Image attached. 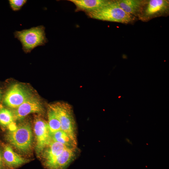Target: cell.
I'll return each mask as SVG.
<instances>
[{
    "mask_svg": "<svg viewBox=\"0 0 169 169\" xmlns=\"http://www.w3.org/2000/svg\"><path fill=\"white\" fill-rule=\"evenodd\" d=\"M2 97V93L1 90L0 89V104L1 101V100Z\"/></svg>",
    "mask_w": 169,
    "mask_h": 169,
    "instance_id": "obj_19",
    "label": "cell"
},
{
    "mask_svg": "<svg viewBox=\"0 0 169 169\" xmlns=\"http://www.w3.org/2000/svg\"><path fill=\"white\" fill-rule=\"evenodd\" d=\"M3 161L6 165L11 168L18 167L28 162V160L20 156L15 152L8 146H5L3 151Z\"/></svg>",
    "mask_w": 169,
    "mask_h": 169,
    "instance_id": "obj_11",
    "label": "cell"
},
{
    "mask_svg": "<svg viewBox=\"0 0 169 169\" xmlns=\"http://www.w3.org/2000/svg\"><path fill=\"white\" fill-rule=\"evenodd\" d=\"M111 0H70L76 6L75 12L83 11L85 13L97 10L108 4Z\"/></svg>",
    "mask_w": 169,
    "mask_h": 169,
    "instance_id": "obj_10",
    "label": "cell"
},
{
    "mask_svg": "<svg viewBox=\"0 0 169 169\" xmlns=\"http://www.w3.org/2000/svg\"><path fill=\"white\" fill-rule=\"evenodd\" d=\"M119 98H120V97H121V96H119Z\"/></svg>",
    "mask_w": 169,
    "mask_h": 169,
    "instance_id": "obj_20",
    "label": "cell"
},
{
    "mask_svg": "<svg viewBox=\"0 0 169 169\" xmlns=\"http://www.w3.org/2000/svg\"><path fill=\"white\" fill-rule=\"evenodd\" d=\"M3 151L0 149V169H2L3 167Z\"/></svg>",
    "mask_w": 169,
    "mask_h": 169,
    "instance_id": "obj_18",
    "label": "cell"
},
{
    "mask_svg": "<svg viewBox=\"0 0 169 169\" xmlns=\"http://www.w3.org/2000/svg\"><path fill=\"white\" fill-rule=\"evenodd\" d=\"M47 115L48 125L51 134L61 130L59 120L54 111L48 107Z\"/></svg>",
    "mask_w": 169,
    "mask_h": 169,
    "instance_id": "obj_15",
    "label": "cell"
},
{
    "mask_svg": "<svg viewBox=\"0 0 169 169\" xmlns=\"http://www.w3.org/2000/svg\"><path fill=\"white\" fill-rule=\"evenodd\" d=\"M77 148H66L53 161L45 166L47 169H65L76 157Z\"/></svg>",
    "mask_w": 169,
    "mask_h": 169,
    "instance_id": "obj_8",
    "label": "cell"
},
{
    "mask_svg": "<svg viewBox=\"0 0 169 169\" xmlns=\"http://www.w3.org/2000/svg\"><path fill=\"white\" fill-rule=\"evenodd\" d=\"M32 95L27 88L17 83L12 85L7 90L4 95V102L9 107L16 109Z\"/></svg>",
    "mask_w": 169,
    "mask_h": 169,
    "instance_id": "obj_5",
    "label": "cell"
},
{
    "mask_svg": "<svg viewBox=\"0 0 169 169\" xmlns=\"http://www.w3.org/2000/svg\"><path fill=\"white\" fill-rule=\"evenodd\" d=\"M5 138L9 143L22 152H28L31 150L32 133L28 123H22L14 130L10 131L6 134Z\"/></svg>",
    "mask_w": 169,
    "mask_h": 169,
    "instance_id": "obj_3",
    "label": "cell"
},
{
    "mask_svg": "<svg viewBox=\"0 0 169 169\" xmlns=\"http://www.w3.org/2000/svg\"><path fill=\"white\" fill-rule=\"evenodd\" d=\"M169 2L165 0H150L146 3L143 16L148 18L157 16L166 11L168 8Z\"/></svg>",
    "mask_w": 169,
    "mask_h": 169,
    "instance_id": "obj_9",
    "label": "cell"
},
{
    "mask_svg": "<svg viewBox=\"0 0 169 169\" xmlns=\"http://www.w3.org/2000/svg\"><path fill=\"white\" fill-rule=\"evenodd\" d=\"M66 148L63 144L52 140L43 151L44 166L53 161Z\"/></svg>",
    "mask_w": 169,
    "mask_h": 169,
    "instance_id": "obj_12",
    "label": "cell"
},
{
    "mask_svg": "<svg viewBox=\"0 0 169 169\" xmlns=\"http://www.w3.org/2000/svg\"><path fill=\"white\" fill-rule=\"evenodd\" d=\"M85 13L93 19L123 23H129L135 19L133 15L125 12L119 6L116 0H111L101 8Z\"/></svg>",
    "mask_w": 169,
    "mask_h": 169,
    "instance_id": "obj_1",
    "label": "cell"
},
{
    "mask_svg": "<svg viewBox=\"0 0 169 169\" xmlns=\"http://www.w3.org/2000/svg\"><path fill=\"white\" fill-rule=\"evenodd\" d=\"M26 0H9V3L12 9L14 11L20 10L27 3Z\"/></svg>",
    "mask_w": 169,
    "mask_h": 169,
    "instance_id": "obj_17",
    "label": "cell"
},
{
    "mask_svg": "<svg viewBox=\"0 0 169 169\" xmlns=\"http://www.w3.org/2000/svg\"><path fill=\"white\" fill-rule=\"evenodd\" d=\"M14 120L13 112L9 110L2 107L0 108V125L6 127L13 122Z\"/></svg>",
    "mask_w": 169,
    "mask_h": 169,
    "instance_id": "obj_16",
    "label": "cell"
},
{
    "mask_svg": "<svg viewBox=\"0 0 169 169\" xmlns=\"http://www.w3.org/2000/svg\"><path fill=\"white\" fill-rule=\"evenodd\" d=\"M119 6L125 12L132 15L139 12L142 9V1L138 0H116Z\"/></svg>",
    "mask_w": 169,
    "mask_h": 169,
    "instance_id": "obj_14",
    "label": "cell"
},
{
    "mask_svg": "<svg viewBox=\"0 0 169 169\" xmlns=\"http://www.w3.org/2000/svg\"><path fill=\"white\" fill-rule=\"evenodd\" d=\"M51 136L52 140L60 143L69 148H77V141L73 139L68 134L62 130L51 134Z\"/></svg>",
    "mask_w": 169,
    "mask_h": 169,
    "instance_id": "obj_13",
    "label": "cell"
},
{
    "mask_svg": "<svg viewBox=\"0 0 169 169\" xmlns=\"http://www.w3.org/2000/svg\"><path fill=\"white\" fill-rule=\"evenodd\" d=\"M43 110V107L40 101L32 95L16 108L13 113L14 120H19L31 113H40Z\"/></svg>",
    "mask_w": 169,
    "mask_h": 169,
    "instance_id": "obj_7",
    "label": "cell"
},
{
    "mask_svg": "<svg viewBox=\"0 0 169 169\" xmlns=\"http://www.w3.org/2000/svg\"><path fill=\"white\" fill-rule=\"evenodd\" d=\"M55 112L59 120L61 130L77 140L76 126L72 110L67 103L59 102L49 105Z\"/></svg>",
    "mask_w": 169,
    "mask_h": 169,
    "instance_id": "obj_4",
    "label": "cell"
},
{
    "mask_svg": "<svg viewBox=\"0 0 169 169\" xmlns=\"http://www.w3.org/2000/svg\"><path fill=\"white\" fill-rule=\"evenodd\" d=\"M34 131L36 139V152L39 155L52 141L48 122L37 118L34 122Z\"/></svg>",
    "mask_w": 169,
    "mask_h": 169,
    "instance_id": "obj_6",
    "label": "cell"
},
{
    "mask_svg": "<svg viewBox=\"0 0 169 169\" xmlns=\"http://www.w3.org/2000/svg\"><path fill=\"white\" fill-rule=\"evenodd\" d=\"M45 29L44 26L40 25L20 31H15L14 35L20 42L23 50L27 54L30 53L36 47L45 45L48 42Z\"/></svg>",
    "mask_w": 169,
    "mask_h": 169,
    "instance_id": "obj_2",
    "label": "cell"
}]
</instances>
